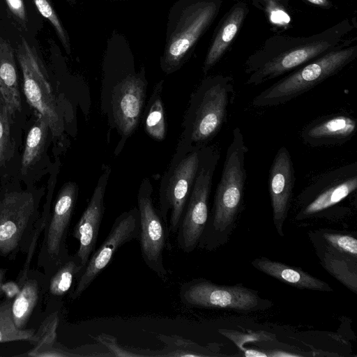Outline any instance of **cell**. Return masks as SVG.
I'll return each instance as SVG.
<instances>
[{"instance_id":"5b68a950","label":"cell","mask_w":357,"mask_h":357,"mask_svg":"<svg viewBox=\"0 0 357 357\" xmlns=\"http://www.w3.org/2000/svg\"><path fill=\"white\" fill-rule=\"evenodd\" d=\"M248 149L239 127L232 131L221 177L217 185L213 215L197 247H203L212 234L222 232L235 220L243 206L246 183L245 155Z\"/></svg>"},{"instance_id":"4316f807","label":"cell","mask_w":357,"mask_h":357,"mask_svg":"<svg viewBox=\"0 0 357 357\" xmlns=\"http://www.w3.org/2000/svg\"><path fill=\"white\" fill-rule=\"evenodd\" d=\"M323 266L334 278L349 290L357 293V272L351 258L335 252L329 248L322 257Z\"/></svg>"},{"instance_id":"cb8c5ba5","label":"cell","mask_w":357,"mask_h":357,"mask_svg":"<svg viewBox=\"0 0 357 357\" xmlns=\"http://www.w3.org/2000/svg\"><path fill=\"white\" fill-rule=\"evenodd\" d=\"M163 83L164 80H160L155 85L142 114L146 133L157 141H162L167 135V122L162 100Z\"/></svg>"},{"instance_id":"9a60e30c","label":"cell","mask_w":357,"mask_h":357,"mask_svg":"<svg viewBox=\"0 0 357 357\" xmlns=\"http://www.w3.org/2000/svg\"><path fill=\"white\" fill-rule=\"evenodd\" d=\"M139 234L138 208L133 207L120 214L114 220L105 239L91 255L70 294L71 299L79 298L109 264L116 251L124 244L138 240Z\"/></svg>"},{"instance_id":"9c48e42d","label":"cell","mask_w":357,"mask_h":357,"mask_svg":"<svg viewBox=\"0 0 357 357\" xmlns=\"http://www.w3.org/2000/svg\"><path fill=\"white\" fill-rule=\"evenodd\" d=\"M17 58L22 71L27 102L47 120L52 136L60 138L64 130L61 109L43 63L24 38L18 44Z\"/></svg>"},{"instance_id":"3957f363","label":"cell","mask_w":357,"mask_h":357,"mask_svg":"<svg viewBox=\"0 0 357 357\" xmlns=\"http://www.w3.org/2000/svg\"><path fill=\"white\" fill-rule=\"evenodd\" d=\"M222 0H177L169 12L160 67L167 75L180 69L218 15Z\"/></svg>"},{"instance_id":"277c9868","label":"cell","mask_w":357,"mask_h":357,"mask_svg":"<svg viewBox=\"0 0 357 357\" xmlns=\"http://www.w3.org/2000/svg\"><path fill=\"white\" fill-rule=\"evenodd\" d=\"M147 84L144 67L139 72L133 67L130 70H115L114 74L104 67L102 109L107 115L109 125L121 137L116 148L118 152L139 126Z\"/></svg>"},{"instance_id":"ab89813d","label":"cell","mask_w":357,"mask_h":357,"mask_svg":"<svg viewBox=\"0 0 357 357\" xmlns=\"http://www.w3.org/2000/svg\"><path fill=\"white\" fill-rule=\"evenodd\" d=\"M67 1L69 2V3H70L71 5H73L76 2L77 0H67Z\"/></svg>"},{"instance_id":"f1b7e54d","label":"cell","mask_w":357,"mask_h":357,"mask_svg":"<svg viewBox=\"0 0 357 357\" xmlns=\"http://www.w3.org/2000/svg\"><path fill=\"white\" fill-rule=\"evenodd\" d=\"M59 312L50 314L42 321L37 331H35L31 344L33 348L24 356L34 357L35 355L43 350L52 347L57 342L56 330L59 326Z\"/></svg>"},{"instance_id":"e0dca14e","label":"cell","mask_w":357,"mask_h":357,"mask_svg":"<svg viewBox=\"0 0 357 357\" xmlns=\"http://www.w3.org/2000/svg\"><path fill=\"white\" fill-rule=\"evenodd\" d=\"M110 172L109 166H102V173L88 205L73 229V236L79 241V248L75 255L80 259L84 268L96 250L105 212L104 198Z\"/></svg>"},{"instance_id":"7c38bea8","label":"cell","mask_w":357,"mask_h":357,"mask_svg":"<svg viewBox=\"0 0 357 357\" xmlns=\"http://www.w3.org/2000/svg\"><path fill=\"white\" fill-rule=\"evenodd\" d=\"M153 191L150 180L144 178L137 193L139 216L138 241L144 263L165 282L168 279V271L164 265L163 252L167 246L169 229L153 204Z\"/></svg>"},{"instance_id":"6da1fadb","label":"cell","mask_w":357,"mask_h":357,"mask_svg":"<svg viewBox=\"0 0 357 357\" xmlns=\"http://www.w3.org/2000/svg\"><path fill=\"white\" fill-rule=\"evenodd\" d=\"M356 26L344 18L309 36L274 34L268 37L244 63L247 85L258 86L291 73L333 50L356 43L350 33Z\"/></svg>"},{"instance_id":"836d02e7","label":"cell","mask_w":357,"mask_h":357,"mask_svg":"<svg viewBox=\"0 0 357 357\" xmlns=\"http://www.w3.org/2000/svg\"><path fill=\"white\" fill-rule=\"evenodd\" d=\"M6 2L12 14L25 27L26 15L23 0H6Z\"/></svg>"},{"instance_id":"1f68e13d","label":"cell","mask_w":357,"mask_h":357,"mask_svg":"<svg viewBox=\"0 0 357 357\" xmlns=\"http://www.w3.org/2000/svg\"><path fill=\"white\" fill-rule=\"evenodd\" d=\"M39 13L46 18L54 27L61 45L68 54H70V42L68 32L63 26L51 0H33Z\"/></svg>"},{"instance_id":"83f0119b","label":"cell","mask_w":357,"mask_h":357,"mask_svg":"<svg viewBox=\"0 0 357 357\" xmlns=\"http://www.w3.org/2000/svg\"><path fill=\"white\" fill-rule=\"evenodd\" d=\"M12 300L6 298L0 303V343L13 341L31 342L36 331L20 329L15 325L10 310Z\"/></svg>"},{"instance_id":"e575fe53","label":"cell","mask_w":357,"mask_h":357,"mask_svg":"<svg viewBox=\"0 0 357 357\" xmlns=\"http://www.w3.org/2000/svg\"><path fill=\"white\" fill-rule=\"evenodd\" d=\"M266 8L285 10L289 7L291 0H252Z\"/></svg>"},{"instance_id":"f546056e","label":"cell","mask_w":357,"mask_h":357,"mask_svg":"<svg viewBox=\"0 0 357 357\" xmlns=\"http://www.w3.org/2000/svg\"><path fill=\"white\" fill-rule=\"evenodd\" d=\"M91 337L105 347L115 357H155L154 349L122 345L116 337L110 334L102 333Z\"/></svg>"},{"instance_id":"30bf717a","label":"cell","mask_w":357,"mask_h":357,"mask_svg":"<svg viewBox=\"0 0 357 357\" xmlns=\"http://www.w3.org/2000/svg\"><path fill=\"white\" fill-rule=\"evenodd\" d=\"M201 149L190 151L176 149L159 188L160 213L169 231L176 233L192 189L200 161Z\"/></svg>"},{"instance_id":"7402d4cb","label":"cell","mask_w":357,"mask_h":357,"mask_svg":"<svg viewBox=\"0 0 357 357\" xmlns=\"http://www.w3.org/2000/svg\"><path fill=\"white\" fill-rule=\"evenodd\" d=\"M43 278L34 271L29 274L20 287V291L12 300L11 315L15 325L20 329L25 326L36 306L41 292Z\"/></svg>"},{"instance_id":"2e32d148","label":"cell","mask_w":357,"mask_h":357,"mask_svg":"<svg viewBox=\"0 0 357 357\" xmlns=\"http://www.w3.org/2000/svg\"><path fill=\"white\" fill-rule=\"evenodd\" d=\"M289 151L285 146L277 151L268 174V192L273 219L278 234L284 236L283 225L287 219L295 184V172Z\"/></svg>"},{"instance_id":"ffe728a7","label":"cell","mask_w":357,"mask_h":357,"mask_svg":"<svg viewBox=\"0 0 357 357\" xmlns=\"http://www.w3.org/2000/svg\"><path fill=\"white\" fill-rule=\"evenodd\" d=\"M252 264L255 268L264 273L301 289L321 291H333L326 282L296 267L272 261L265 257L254 259Z\"/></svg>"},{"instance_id":"5bb4252c","label":"cell","mask_w":357,"mask_h":357,"mask_svg":"<svg viewBox=\"0 0 357 357\" xmlns=\"http://www.w3.org/2000/svg\"><path fill=\"white\" fill-rule=\"evenodd\" d=\"M181 301L188 306L252 312L263 309L257 292L242 285H218L195 278L180 287Z\"/></svg>"},{"instance_id":"d6a6232c","label":"cell","mask_w":357,"mask_h":357,"mask_svg":"<svg viewBox=\"0 0 357 357\" xmlns=\"http://www.w3.org/2000/svg\"><path fill=\"white\" fill-rule=\"evenodd\" d=\"M324 241L335 251L349 258H357V240L355 237L337 233L324 232Z\"/></svg>"},{"instance_id":"4dcf8cb0","label":"cell","mask_w":357,"mask_h":357,"mask_svg":"<svg viewBox=\"0 0 357 357\" xmlns=\"http://www.w3.org/2000/svg\"><path fill=\"white\" fill-rule=\"evenodd\" d=\"M10 118L0 92V166L5 165L13 154V142L10 135Z\"/></svg>"},{"instance_id":"44dd1931","label":"cell","mask_w":357,"mask_h":357,"mask_svg":"<svg viewBox=\"0 0 357 357\" xmlns=\"http://www.w3.org/2000/svg\"><path fill=\"white\" fill-rule=\"evenodd\" d=\"M14 56L10 44L0 36V92L10 116L22 107Z\"/></svg>"},{"instance_id":"8fae6325","label":"cell","mask_w":357,"mask_h":357,"mask_svg":"<svg viewBox=\"0 0 357 357\" xmlns=\"http://www.w3.org/2000/svg\"><path fill=\"white\" fill-rule=\"evenodd\" d=\"M77 195V184L66 183L58 193L45 225L38 266L43 268L46 276H51L69 255L66 238Z\"/></svg>"},{"instance_id":"d590c367","label":"cell","mask_w":357,"mask_h":357,"mask_svg":"<svg viewBox=\"0 0 357 357\" xmlns=\"http://www.w3.org/2000/svg\"><path fill=\"white\" fill-rule=\"evenodd\" d=\"M2 293L9 299H13L20 291L17 282L9 281L1 284Z\"/></svg>"},{"instance_id":"7a4b0ae2","label":"cell","mask_w":357,"mask_h":357,"mask_svg":"<svg viewBox=\"0 0 357 357\" xmlns=\"http://www.w3.org/2000/svg\"><path fill=\"white\" fill-rule=\"evenodd\" d=\"M235 98L232 77L215 75L204 79L192 93L182 123L177 149H200L220 131Z\"/></svg>"},{"instance_id":"ba28073f","label":"cell","mask_w":357,"mask_h":357,"mask_svg":"<svg viewBox=\"0 0 357 357\" xmlns=\"http://www.w3.org/2000/svg\"><path fill=\"white\" fill-rule=\"evenodd\" d=\"M220 159L218 151L210 146L201 149L195 183L176 231V242L184 252H193L208 221V200L214 172Z\"/></svg>"},{"instance_id":"60d3db41","label":"cell","mask_w":357,"mask_h":357,"mask_svg":"<svg viewBox=\"0 0 357 357\" xmlns=\"http://www.w3.org/2000/svg\"><path fill=\"white\" fill-rule=\"evenodd\" d=\"M112 1H122V0H112Z\"/></svg>"},{"instance_id":"d4e9b609","label":"cell","mask_w":357,"mask_h":357,"mask_svg":"<svg viewBox=\"0 0 357 357\" xmlns=\"http://www.w3.org/2000/svg\"><path fill=\"white\" fill-rule=\"evenodd\" d=\"M164 347L154 349L155 357H200L213 356L211 346H202L178 335L158 334Z\"/></svg>"},{"instance_id":"4fadbf2b","label":"cell","mask_w":357,"mask_h":357,"mask_svg":"<svg viewBox=\"0 0 357 357\" xmlns=\"http://www.w3.org/2000/svg\"><path fill=\"white\" fill-rule=\"evenodd\" d=\"M357 189V162L319 175L298 195L301 209L296 219L307 218L334 206Z\"/></svg>"},{"instance_id":"603a6c76","label":"cell","mask_w":357,"mask_h":357,"mask_svg":"<svg viewBox=\"0 0 357 357\" xmlns=\"http://www.w3.org/2000/svg\"><path fill=\"white\" fill-rule=\"evenodd\" d=\"M38 118L30 128L25 142L21 160L22 174L26 175L33 169L44 154L49 132V123L42 115Z\"/></svg>"},{"instance_id":"52a82bcc","label":"cell","mask_w":357,"mask_h":357,"mask_svg":"<svg viewBox=\"0 0 357 357\" xmlns=\"http://www.w3.org/2000/svg\"><path fill=\"white\" fill-rule=\"evenodd\" d=\"M42 194L31 189L3 187L0 190V255L13 259L26 252L40 213Z\"/></svg>"},{"instance_id":"74e56055","label":"cell","mask_w":357,"mask_h":357,"mask_svg":"<svg viewBox=\"0 0 357 357\" xmlns=\"http://www.w3.org/2000/svg\"><path fill=\"white\" fill-rule=\"evenodd\" d=\"M244 355L247 357L268 356L267 354L255 349H243Z\"/></svg>"},{"instance_id":"8992f818","label":"cell","mask_w":357,"mask_h":357,"mask_svg":"<svg viewBox=\"0 0 357 357\" xmlns=\"http://www.w3.org/2000/svg\"><path fill=\"white\" fill-rule=\"evenodd\" d=\"M357 57L356 43L326 52L261 91L252 100L256 107L285 104L331 77Z\"/></svg>"},{"instance_id":"ac0fdd59","label":"cell","mask_w":357,"mask_h":357,"mask_svg":"<svg viewBox=\"0 0 357 357\" xmlns=\"http://www.w3.org/2000/svg\"><path fill=\"white\" fill-rule=\"evenodd\" d=\"M357 122L346 114H333L317 118L301 132L303 142L310 147L342 145L355 135Z\"/></svg>"},{"instance_id":"d6986e66","label":"cell","mask_w":357,"mask_h":357,"mask_svg":"<svg viewBox=\"0 0 357 357\" xmlns=\"http://www.w3.org/2000/svg\"><path fill=\"white\" fill-rule=\"evenodd\" d=\"M248 13V5L243 1L238 2L233 5L221 20L204 61L202 70L205 75L225 55Z\"/></svg>"},{"instance_id":"8d00e7d4","label":"cell","mask_w":357,"mask_h":357,"mask_svg":"<svg viewBox=\"0 0 357 357\" xmlns=\"http://www.w3.org/2000/svg\"><path fill=\"white\" fill-rule=\"evenodd\" d=\"M310 4L321 8L323 9H331L333 7L331 0H305Z\"/></svg>"},{"instance_id":"484cf974","label":"cell","mask_w":357,"mask_h":357,"mask_svg":"<svg viewBox=\"0 0 357 357\" xmlns=\"http://www.w3.org/2000/svg\"><path fill=\"white\" fill-rule=\"evenodd\" d=\"M83 269L79 257L75 254L69 255L51 275L48 289L50 294L55 297L63 296L71 289Z\"/></svg>"},{"instance_id":"f35d334b","label":"cell","mask_w":357,"mask_h":357,"mask_svg":"<svg viewBox=\"0 0 357 357\" xmlns=\"http://www.w3.org/2000/svg\"><path fill=\"white\" fill-rule=\"evenodd\" d=\"M6 274V269L0 268V296L3 294L1 290V284H3V278Z\"/></svg>"}]
</instances>
